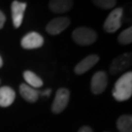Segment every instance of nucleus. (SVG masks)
<instances>
[{
	"instance_id": "1",
	"label": "nucleus",
	"mask_w": 132,
	"mask_h": 132,
	"mask_svg": "<svg viewBox=\"0 0 132 132\" xmlns=\"http://www.w3.org/2000/svg\"><path fill=\"white\" fill-rule=\"evenodd\" d=\"M113 97L118 102L130 99L132 96V72L127 71L120 76L112 91Z\"/></svg>"
},
{
	"instance_id": "2",
	"label": "nucleus",
	"mask_w": 132,
	"mask_h": 132,
	"mask_svg": "<svg viewBox=\"0 0 132 132\" xmlns=\"http://www.w3.org/2000/svg\"><path fill=\"white\" fill-rule=\"evenodd\" d=\"M72 39L73 41L81 46H88L96 42L97 33L94 29L86 27H78L72 31Z\"/></svg>"
},
{
	"instance_id": "3",
	"label": "nucleus",
	"mask_w": 132,
	"mask_h": 132,
	"mask_svg": "<svg viewBox=\"0 0 132 132\" xmlns=\"http://www.w3.org/2000/svg\"><path fill=\"white\" fill-rule=\"evenodd\" d=\"M122 15H123V9L118 7L113 9L104 23V29L106 32L108 33H113L118 30V28H120L121 24H122Z\"/></svg>"
},
{
	"instance_id": "4",
	"label": "nucleus",
	"mask_w": 132,
	"mask_h": 132,
	"mask_svg": "<svg viewBox=\"0 0 132 132\" xmlns=\"http://www.w3.org/2000/svg\"><path fill=\"white\" fill-rule=\"evenodd\" d=\"M70 97H71V92H70L69 89H67V88H59L57 90L55 98L53 100L52 106H51L52 113H55V114L61 113L67 108V106L69 104Z\"/></svg>"
},
{
	"instance_id": "5",
	"label": "nucleus",
	"mask_w": 132,
	"mask_h": 132,
	"mask_svg": "<svg viewBox=\"0 0 132 132\" xmlns=\"http://www.w3.org/2000/svg\"><path fill=\"white\" fill-rule=\"evenodd\" d=\"M132 64V54L130 52L122 53L121 55L114 58L110 66V73L118 75L124 70L128 69Z\"/></svg>"
},
{
	"instance_id": "6",
	"label": "nucleus",
	"mask_w": 132,
	"mask_h": 132,
	"mask_svg": "<svg viewBox=\"0 0 132 132\" xmlns=\"http://www.w3.org/2000/svg\"><path fill=\"white\" fill-rule=\"evenodd\" d=\"M108 85V76L107 73L103 71H99L95 72L91 78L90 88L94 95L102 94L107 88Z\"/></svg>"
},
{
	"instance_id": "7",
	"label": "nucleus",
	"mask_w": 132,
	"mask_h": 132,
	"mask_svg": "<svg viewBox=\"0 0 132 132\" xmlns=\"http://www.w3.org/2000/svg\"><path fill=\"white\" fill-rule=\"evenodd\" d=\"M43 43H44L43 36L36 31H30V32L27 33L21 40L22 47L24 49H28V50L42 47Z\"/></svg>"
},
{
	"instance_id": "8",
	"label": "nucleus",
	"mask_w": 132,
	"mask_h": 132,
	"mask_svg": "<svg viewBox=\"0 0 132 132\" xmlns=\"http://www.w3.org/2000/svg\"><path fill=\"white\" fill-rule=\"evenodd\" d=\"M28 4L26 2H20L18 0H14L11 4V13H12V21L15 28H19L24 21V11L27 9Z\"/></svg>"
},
{
	"instance_id": "9",
	"label": "nucleus",
	"mask_w": 132,
	"mask_h": 132,
	"mask_svg": "<svg viewBox=\"0 0 132 132\" xmlns=\"http://www.w3.org/2000/svg\"><path fill=\"white\" fill-rule=\"evenodd\" d=\"M71 24L68 17H58L51 20L46 26V31L51 35H58L63 32Z\"/></svg>"
},
{
	"instance_id": "10",
	"label": "nucleus",
	"mask_w": 132,
	"mask_h": 132,
	"mask_svg": "<svg viewBox=\"0 0 132 132\" xmlns=\"http://www.w3.org/2000/svg\"><path fill=\"white\" fill-rule=\"evenodd\" d=\"M99 60H100L99 56L96 55V54H91L89 56L85 57L83 60H81L75 67V72H76V75L81 76V75L85 73L86 71L91 70L99 62Z\"/></svg>"
},
{
	"instance_id": "11",
	"label": "nucleus",
	"mask_w": 132,
	"mask_h": 132,
	"mask_svg": "<svg viewBox=\"0 0 132 132\" xmlns=\"http://www.w3.org/2000/svg\"><path fill=\"white\" fill-rule=\"evenodd\" d=\"M16 99V92L10 86L0 87V107L8 108L14 103Z\"/></svg>"
},
{
	"instance_id": "12",
	"label": "nucleus",
	"mask_w": 132,
	"mask_h": 132,
	"mask_svg": "<svg viewBox=\"0 0 132 132\" xmlns=\"http://www.w3.org/2000/svg\"><path fill=\"white\" fill-rule=\"evenodd\" d=\"M72 0H50L49 9L55 14H63L72 8Z\"/></svg>"
},
{
	"instance_id": "13",
	"label": "nucleus",
	"mask_w": 132,
	"mask_h": 132,
	"mask_svg": "<svg viewBox=\"0 0 132 132\" xmlns=\"http://www.w3.org/2000/svg\"><path fill=\"white\" fill-rule=\"evenodd\" d=\"M39 93L40 91L28 86L26 83H22L20 85V94L23 97V99L28 103H36L40 96Z\"/></svg>"
},
{
	"instance_id": "14",
	"label": "nucleus",
	"mask_w": 132,
	"mask_h": 132,
	"mask_svg": "<svg viewBox=\"0 0 132 132\" xmlns=\"http://www.w3.org/2000/svg\"><path fill=\"white\" fill-rule=\"evenodd\" d=\"M24 79L26 81V84L32 88H40L43 85V80L39 76L34 73L31 71H24Z\"/></svg>"
},
{
	"instance_id": "15",
	"label": "nucleus",
	"mask_w": 132,
	"mask_h": 132,
	"mask_svg": "<svg viewBox=\"0 0 132 132\" xmlns=\"http://www.w3.org/2000/svg\"><path fill=\"white\" fill-rule=\"evenodd\" d=\"M117 127L119 132H132V117L122 114L117 120Z\"/></svg>"
},
{
	"instance_id": "16",
	"label": "nucleus",
	"mask_w": 132,
	"mask_h": 132,
	"mask_svg": "<svg viewBox=\"0 0 132 132\" xmlns=\"http://www.w3.org/2000/svg\"><path fill=\"white\" fill-rule=\"evenodd\" d=\"M118 41L121 45H128L132 42V28L129 27L128 28L122 30L118 35Z\"/></svg>"
},
{
	"instance_id": "17",
	"label": "nucleus",
	"mask_w": 132,
	"mask_h": 132,
	"mask_svg": "<svg viewBox=\"0 0 132 132\" xmlns=\"http://www.w3.org/2000/svg\"><path fill=\"white\" fill-rule=\"evenodd\" d=\"M95 6L104 10L112 9L117 4V0H92Z\"/></svg>"
},
{
	"instance_id": "18",
	"label": "nucleus",
	"mask_w": 132,
	"mask_h": 132,
	"mask_svg": "<svg viewBox=\"0 0 132 132\" xmlns=\"http://www.w3.org/2000/svg\"><path fill=\"white\" fill-rule=\"evenodd\" d=\"M5 22H6V17H5L4 13L0 10V29L1 28H3L5 24Z\"/></svg>"
},
{
	"instance_id": "19",
	"label": "nucleus",
	"mask_w": 132,
	"mask_h": 132,
	"mask_svg": "<svg viewBox=\"0 0 132 132\" xmlns=\"http://www.w3.org/2000/svg\"><path fill=\"white\" fill-rule=\"evenodd\" d=\"M77 132H94V131L92 130V128H91V127H89V126H86V125H85V126L80 127Z\"/></svg>"
},
{
	"instance_id": "20",
	"label": "nucleus",
	"mask_w": 132,
	"mask_h": 132,
	"mask_svg": "<svg viewBox=\"0 0 132 132\" xmlns=\"http://www.w3.org/2000/svg\"><path fill=\"white\" fill-rule=\"evenodd\" d=\"M51 92H52L51 89H46V90H44V91H40L39 94L42 95V96H49V95H51Z\"/></svg>"
},
{
	"instance_id": "21",
	"label": "nucleus",
	"mask_w": 132,
	"mask_h": 132,
	"mask_svg": "<svg viewBox=\"0 0 132 132\" xmlns=\"http://www.w3.org/2000/svg\"><path fill=\"white\" fill-rule=\"evenodd\" d=\"M2 66H3V60H2V57L0 56V69L2 68Z\"/></svg>"
},
{
	"instance_id": "22",
	"label": "nucleus",
	"mask_w": 132,
	"mask_h": 132,
	"mask_svg": "<svg viewBox=\"0 0 132 132\" xmlns=\"http://www.w3.org/2000/svg\"><path fill=\"white\" fill-rule=\"evenodd\" d=\"M0 83H1V80H0Z\"/></svg>"
}]
</instances>
